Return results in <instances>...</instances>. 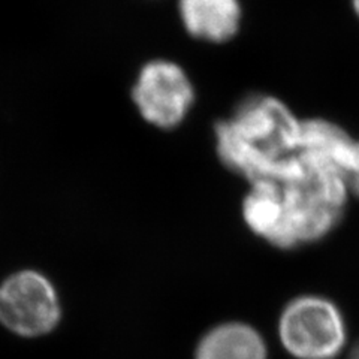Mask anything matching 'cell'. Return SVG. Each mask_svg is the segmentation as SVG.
I'll use <instances>...</instances> for the list:
<instances>
[{
  "label": "cell",
  "instance_id": "1",
  "mask_svg": "<svg viewBox=\"0 0 359 359\" xmlns=\"http://www.w3.org/2000/svg\"><path fill=\"white\" fill-rule=\"evenodd\" d=\"M302 121L273 96L247 97L235 114L216 126L217 153L229 170L249 182L299 150Z\"/></svg>",
  "mask_w": 359,
  "mask_h": 359
},
{
  "label": "cell",
  "instance_id": "2",
  "mask_svg": "<svg viewBox=\"0 0 359 359\" xmlns=\"http://www.w3.org/2000/svg\"><path fill=\"white\" fill-rule=\"evenodd\" d=\"M277 334L294 359H337L349 339L343 310L331 298L318 294L286 302L278 314Z\"/></svg>",
  "mask_w": 359,
  "mask_h": 359
},
{
  "label": "cell",
  "instance_id": "3",
  "mask_svg": "<svg viewBox=\"0 0 359 359\" xmlns=\"http://www.w3.org/2000/svg\"><path fill=\"white\" fill-rule=\"evenodd\" d=\"M62 318L59 294L48 277L35 269L11 274L0 285V323L18 337L50 334Z\"/></svg>",
  "mask_w": 359,
  "mask_h": 359
},
{
  "label": "cell",
  "instance_id": "4",
  "mask_svg": "<svg viewBox=\"0 0 359 359\" xmlns=\"http://www.w3.org/2000/svg\"><path fill=\"white\" fill-rule=\"evenodd\" d=\"M141 117L163 130L178 128L195 102V88L182 66L156 59L142 66L132 88Z\"/></svg>",
  "mask_w": 359,
  "mask_h": 359
},
{
  "label": "cell",
  "instance_id": "5",
  "mask_svg": "<svg viewBox=\"0 0 359 359\" xmlns=\"http://www.w3.org/2000/svg\"><path fill=\"white\" fill-rule=\"evenodd\" d=\"M178 15L190 36L222 43L238 33L243 9L240 0H178Z\"/></svg>",
  "mask_w": 359,
  "mask_h": 359
},
{
  "label": "cell",
  "instance_id": "6",
  "mask_svg": "<svg viewBox=\"0 0 359 359\" xmlns=\"http://www.w3.org/2000/svg\"><path fill=\"white\" fill-rule=\"evenodd\" d=\"M301 145L322 153L340 171L351 195L359 198V141L327 120L302 121Z\"/></svg>",
  "mask_w": 359,
  "mask_h": 359
},
{
  "label": "cell",
  "instance_id": "7",
  "mask_svg": "<svg viewBox=\"0 0 359 359\" xmlns=\"http://www.w3.org/2000/svg\"><path fill=\"white\" fill-rule=\"evenodd\" d=\"M194 359H268V344L250 323L222 322L202 334Z\"/></svg>",
  "mask_w": 359,
  "mask_h": 359
},
{
  "label": "cell",
  "instance_id": "8",
  "mask_svg": "<svg viewBox=\"0 0 359 359\" xmlns=\"http://www.w3.org/2000/svg\"><path fill=\"white\" fill-rule=\"evenodd\" d=\"M346 359H359V340L351 347V351L347 353Z\"/></svg>",
  "mask_w": 359,
  "mask_h": 359
},
{
  "label": "cell",
  "instance_id": "9",
  "mask_svg": "<svg viewBox=\"0 0 359 359\" xmlns=\"http://www.w3.org/2000/svg\"><path fill=\"white\" fill-rule=\"evenodd\" d=\"M352 8H353V13L356 14V17L359 18V0H352Z\"/></svg>",
  "mask_w": 359,
  "mask_h": 359
}]
</instances>
